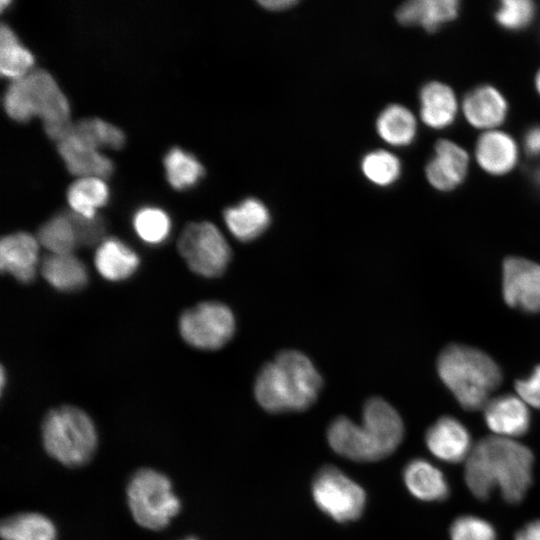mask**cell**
<instances>
[{"label": "cell", "instance_id": "6da1fadb", "mask_svg": "<svg viewBox=\"0 0 540 540\" xmlns=\"http://www.w3.org/2000/svg\"><path fill=\"white\" fill-rule=\"evenodd\" d=\"M531 450L510 438L496 435L478 441L465 460L467 487L478 499H487L494 488L509 503L520 502L532 482Z\"/></svg>", "mask_w": 540, "mask_h": 540}, {"label": "cell", "instance_id": "7a4b0ae2", "mask_svg": "<svg viewBox=\"0 0 540 540\" xmlns=\"http://www.w3.org/2000/svg\"><path fill=\"white\" fill-rule=\"evenodd\" d=\"M322 384L321 375L306 355L286 350L261 368L254 394L268 412L302 411L315 402Z\"/></svg>", "mask_w": 540, "mask_h": 540}, {"label": "cell", "instance_id": "3957f363", "mask_svg": "<svg viewBox=\"0 0 540 540\" xmlns=\"http://www.w3.org/2000/svg\"><path fill=\"white\" fill-rule=\"evenodd\" d=\"M3 107L18 122L41 118L46 134L56 142L67 135L73 123L67 97L44 69H33L12 80L5 90Z\"/></svg>", "mask_w": 540, "mask_h": 540}, {"label": "cell", "instance_id": "277c9868", "mask_svg": "<svg viewBox=\"0 0 540 540\" xmlns=\"http://www.w3.org/2000/svg\"><path fill=\"white\" fill-rule=\"evenodd\" d=\"M437 371L466 410L483 409L502 380L499 366L488 354L460 344L448 345L441 351Z\"/></svg>", "mask_w": 540, "mask_h": 540}, {"label": "cell", "instance_id": "5b68a950", "mask_svg": "<svg viewBox=\"0 0 540 540\" xmlns=\"http://www.w3.org/2000/svg\"><path fill=\"white\" fill-rule=\"evenodd\" d=\"M41 436L47 454L70 468L88 463L98 442L91 417L72 405L49 410L42 420Z\"/></svg>", "mask_w": 540, "mask_h": 540}, {"label": "cell", "instance_id": "8992f818", "mask_svg": "<svg viewBox=\"0 0 540 540\" xmlns=\"http://www.w3.org/2000/svg\"><path fill=\"white\" fill-rule=\"evenodd\" d=\"M126 492L134 521L149 530L165 528L181 509L170 479L152 468L135 471L129 479Z\"/></svg>", "mask_w": 540, "mask_h": 540}, {"label": "cell", "instance_id": "52a82bcc", "mask_svg": "<svg viewBox=\"0 0 540 540\" xmlns=\"http://www.w3.org/2000/svg\"><path fill=\"white\" fill-rule=\"evenodd\" d=\"M177 247L189 269L206 278L222 275L231 260L228 242L218 227L208 221L186 225Z\"/></svg>", "mask_w": 540, "mask_h": 540}, {"label": "cell", "instance_id": "ba28073f", "mask_svg": "<svg viewBox=\"0 0 540 540\" xmlns=\"http://www.w3.org/2000/svg\"><path fill=\"white\" fill-rule=\"evenodd\" d=\"M178 328L182 339L190 346L217 350L233 337L235 318L225 304L205 301L183 311Z\"/></svg>", "mask_w": 540, "mask_h": 540}, {"label": "cell", "instance_id": "9c48e42d", "mask_svg": "<svg viewBox=\"0 0 540 540\" xmlns=\"http://www.w3.org/2000/svg\"><path fill=\"white\" fill-rule=\"evenodd\" d=\"M312 496L322 512L341 523L358 519L366 505L364 489L334 466H325L316 474Z\"/></svg>", "mask_w": 540, "mask_h": 540}, {"label": "cell", "instance_id": "30bf717a", "mask_svg": "<svg viewBox=\"0 0 540 540\" xmlns=\"http://www.w3.org/2000/svg\"><path fill=\"white\" fill-rule=\"evenodd\" d=\"M502 293L512 308L527 313H540V264L522 257L503 261Z\"/></svg>", "mask_w": 540, "mask_h": 540}, {"label": "cell", "instance_id": "8fae6325", "mask_svg": "<svg viewBox=\"0 0 540 540\" xmlns=\"http://www.w3.org/2000/svg\"><path fill=\"white\" fill-rule=\"evenodd\" d=\"M362 426L381 459L393 453L402 441L404 426L398 412L385 400L371 398L363 407Z\"/></svg>", "mask_w": 540, "mask_h": 540}, {"label": "cell", "instance_id": "7c38bea8", "mask_svg": "<svg viewBox=\"0 0 540 540\" xmlns=\"http://www.w3.org/2000/svg\"><path fill=\"white\" fill-rule=\"evenodd\" d=\"M469 161L463 147L451 140L440 139L435 144L433 157L426 164V178L435 189L452 191L464 181Z\"/></svg>", "mask_w": 540, "mask_h": 540}, {"label": "cell", "instance_id": "4fadbf2b", "mask_svg": "<svg viewBox=\"0 0 540 540\" xmlns=\"http://www.w3.org/2000/svg\"><path fill=\"white\" fill-rule=\"evenodd\" d=\"M56 143L58 152L71 174L78 178L95 176L103 179L111 175V159L101 153L94 144L75 133L72 126L67 135Z\"/></svg>", "mask_w": 540, "mask_h": 540}, {"label": "cell", "instance_id": "5bb4252c", "mask_svg": "<svg viewBox=\"0 0 540 540\" xmlns=\"http://www.w3.org/2000/svg\"><path fill=\"white\" fill-rule=\"evenodd\" d=\"M40 243L28 232H14L0 241V268L22 284L31 283L39 263Z\"/></svg>", "mask_w": 540, "mask_h": 540}, {"label": "cell", "instance_id": "9a60e30c", "mask_svg": "<svg viewBox=\"0 0 540 540\" xmlns=\"http://www.w3.org/2000/svg\"><path fill=\"white\" fill-rule=\"evenodd\" d=\"M462 112L467 122L480 130H495L508 113L504 95L494 86L483 84L470 90L463 98Z\"/></svg>", "mask_w": 540, "mask_h": 540}, {"label": "cell", "instance_id": "2e32d148", "mask_svg": "<svg viewBox=\"0 0 540 540\" xmlns=\"http://www.w3.org/2000/svg\"><path fill=\"white\" fill-rule=\"evenodd\" d=\"M425 442L436 458L449 463L465 461L473 448L466 427L451 416L441 417L431 425Z\"/></svg>", "mask_w": 540, "mask_h": 540}, {"label": "cell", "instance_id": "e0dca14e", "mask_svg": "<svg viewBox=\"0 0 540 540\" xmlns=\"http://www.w3.org/2000/svg\"><path fill=\"white\" fill-rule=\"evenodd\" d=\"M483 411L487 427L496 436L513 439L529 429L530 412L518 395L505 394L490 399Z\"/></svg>", "mask_w": 540, "mask_h": 540}, {"label": "cell", "instance_id": "ac0fdd59", "mask_svg": "<svg viewBox=\"0 0 540 540\" xmlns=\"http://www.w3.org/2000/svg\"><path fill=\"white\" fill-rule=\"evenodd\" d=\"M475 159L486 173L502 176L516 166L519 159L518 145L514 138L504 131H484L476 142Z\"/></svg>", "mask_w": 540, "mask_h": 540}, {"label": "cell", "instance_id": "d6986e66", "mask_svg": "<svg viewBox=\"0 0 540 540\" xmlns=\"http://www.w3.org/2000/svg\"><path fill=\"white\" fill-rule=\"evenodd\" d=\"M331 448L342 457L358 462L380 460V456L362 425L345 416L337 417L328 427Z\"/></svg>", "mask_w": 540, "mask_h": 540}, {"label": "cell", "instance_id": "ffe728a7", "mask_svg": "<svg viewBox=\"0 0 540 540\" xmlns=\"http://www.w3.org/2000/svg\"><path fill=\"white\" fill-rule=\"evenodd\" d=\"M420 118L423 123L436 130H442L456 119L458 101L453 89L440 81H430L423 85L419 93Z\"/></svg>", "mask_w": 540, "mask_h": 540}, {"label": "cell", "instance_id": "44dd1931", "mask_svg": "<svg viewBox=\"0 0 540 540\" xmlns=\"http://www.w3.org/2000/svg\"><path fill=\"white\" fill-rule=\"evenodd\" d=\"M459 10L460 3L457 0H413L403 3L397 9L396 18L403 25H417L428 32H435L454 20Z\"/></svg>", "mask_w": 540, "mask_h": 540}, {"label": "cell", "instance_id": "7402d4cb", "mask_svg": "<svg viewBox=\"0 0 540 540\" xmlns=\"http://www.w3.org/2000/svg\"><path fill=\"white\" fill-rule=\"evenodd\" d=\"M94 265L106 280L119 282L130 278L138 269V254L120 239L104 238L94 254Z\"/></svg>", "mask_w": 540, "mask_h": 540}, {"label": "cell", "instance_id": "603a6c76", "mask_svg": "<svg viewBox=\"0 0 540 540\" xmlns=\"http://www.w3.org/2000/svg\"><path fill=\"white\" fill-rule=\"evenodd\" d=\"M224 221L232 235L243 242L259 237L270 224V213L263 202L246 198L225 209Z\"/></svg>", "mask_w": 540, "mask_h": 540}, {"label": "cell", "instance_id": "cb8c5ba5", "mask_svg": "<svg viewBox=\"0 0 540 540\" xmlns=\"http://www.w3.org/2000/svg\"><path fill=\"white\" fill-rule=\"evenodd\" d=\"M40 270L50 286L61 292L79 291L88 283L85 264L72 253L47 255Z\"/></svg>", "mask_w": 540, "mask_h": 540}, {"label": "cell", "instance_id": "d4e9b609", "mask_svg": "<svg viewBox=\"0 0 540 540\" xmlns=\"http://www.w3.org/2000/svg\"><path fill=\"white\" fill-rule=\"evenodd\" d=\"M410 493L423 501H439L448 496L449 486L443 473L424 459L410 461L403 473Z\"/></svg>", "mask_w": 540, "mask_h": 540}, {"label": "cell", "instance_id": "484cf974", "mask_svg": "<svg viewBox=\"0 0 540 540\" xmlns=\"http://www.w3.org/2000/svg\"><path fill=\"white\" fill-rule=\"evenodd\" d=\"M67 202L72 212L92 219L97 217L98 208L109 200V188L100 177H79L67 189Z\"/></svg>", "mask_w": 540, "mask_h": 540}, {"label": "cell", "instance_id": "4316f807", "mask_svg": "<svg viewBox=\"0 0 540 540\" xmlns=\"http://www.w3.org/2000/svg\"><path fill=\"white\" fill-rule=\"evenodd\" d=\"M0 535L2 540H57V529L41 513L21 512L2 520Z\"/></svg>", "mask_w": 540, "mask_h": 540}, {"label": "cell", "instance_id": "83f0119b", "mask_svg": "<svg viewBox=\"0 0 540 540\" xmlns=\"http://www.w3.org/2000/svg\"><path fill=\"white\" fill-rule=\"evenodd\" d=\"M376 129L385 142L393 146H408L416 137L417 121L407 107L391 104L379 114Z\"/></svg>", "mask_w": 540, "mask_h": 540}, {"label": "cell", "instance_id": "f1b7e54d", "mask_svg": "<svg viewBox=\"0 0 540 540\" xmlns=\"http://www.w3.org/2000/svg\"><path fill=\"white\" fill-rule=\"evenodd\" d=\"M34 56L25 47L10 26L5 23L0 28V71L2 76L19 79L33 70Z\"/></svg>", "mask_w": 540, "mask_h": 540}, {"label": "cell", "instance_id": "f546056e", "mask_svg": "<svg viewBox=\"0 0 540 540\" xmlns=\"http://www.w3.org/2000/svg\"><path fill=\"white\" fill-rule=\"evenodd\" d=\"M37 239L50 254H69L79 245L69 212L56 214L43 223Z\"/></svg>", "mask_w": 540, "mask_h": 540}, {"label": "cell", "instance_id": "4dcf8cb0", "mask_svg": "<svg viewBox=\"0 0 540 540\" xmlns=\"http://www.w3.org/2000/svg\"><path fill=\"white\" fill-rule=\"evenodd\" d=\"M166 178L176 190L191 188L204 175V167L191 153L179 148H171L163 159Z\"/></svg>", "mask_w": 540, "mask_h": 540}, {"label": "cell", "instance_id": "1f68e13d", "mask_svg": "<svg viewBox=\"0 0 540 540\" xmlns=\"http://www.w3.org/2000/svg\"><path fill=\"white\" fill-rule=\"evenodd\" d=\"M132 225L136 235L148 245L163 243L171 231L169 215L155 206L139 208L133 215Z\"/></svg>", "mask_w": 540, "mask_h": 540}, {"label": "cell", "instance_id": "d6a6232c", "mask_svg": "<svg viewBox=\"0 0 540 540\" xmlns=\"http://www.w3.org/2000/svg\"><path fill=\"white\" fill-rule=\"evenodd\" d=\"M72 130L99 149H120L125 143V135L120 128L96 117L73 122Z\"/></svg>", "mask_w": 540, "mask_h": 540}, {"label": "cell", "instance_id": "836d02e7", "mask_svg": "<svg viewBox=\"0 0 540 540\" xmlns=\"http://www.w3.org/2000/svg\"><path fill=\"white\" fill-rule=\"evenodd\" d=\"M361 168L365 177L379 186H389L401 175L399 158L386 150H375L366 154Z\"/></svg>", "mask_w": 540, "mask_h": 540}, {"label": "cell", "instance_id": "e575fe53", "mask_svg": "<svg viewBox=\"0 0 540 540\" xmlns=\"http://www.w3.org/2000/svg\"><path fill=\"white\" fill-rule=\"evenodd\" d=\"M535 4L529 0H505L495 11L496 22L504 29L517 31L526 28L535 17Z\"/></svg>", "mask_w": 540, "mask_h": 540}, {"label": "cell", "instance_id": "d590c367", "mask_svg": "<svg viewBox=\"0 0 540 540\" xmlns=\"http://www.w3.org/2000/svg\"><path fill=\"white\" fill-rule=\"evenodd\" d=\"M451 540H497L493 526L486 520L472 516H461L450 528Z\"/></svg>", "mask_w": 540, "mask_h": 540}, {"label": "cell", "instance_id": "8d00e7d4", "mask_svg": "<svg viewBox=\"0 0 540 540\" xmlns=\"http://www.w3.org/2000/svg\"><path fill=\"white\" fill-rule=\"evenodd\" d=\"M74 224L79 245H93L104 238L105 225L100 217L88 219L69 211Z\"/></svg>", "mask_w": 540, "mask_h": 540}, {"label": "cell", "instance_id": "74e56055", "mask_svg": "<svg viewBox=\"0 0 540 540\" xmlns=\"http://www.w3.org/2000/svg\"><path fill=\"white\" fill-rule=\"evenodd\" d=\"M517 395L529 406L540 409V365H537L529 377L515 382Z\"/></svg>", "mask_w": 540, "mask_h": 540}, {"label": "cell", "instance_id": "f35d334b", "mask_svg": "<svg viewBox=\"0 0 540 540\" xmlns=\"http://www.w3.org/2000/svg\"><path fill=\"white\" fill-rule=\"evenodd\" d=\"M525 153L530 157H540V124L527 129L523 137Z\"/></svg>", "mask_w": 540, "mask_h": 540}, {"label": "cell", "instance_id": "ab89813d", "mask_svg": "<svg viewBox=\"0 0 540 540\" xmlns=\"http://www.w3.org/2000/svg\"><path fill=\"white\" fill-rule=\"evenodd\" d=\"M514 540H540V520H534L520 529Z\"/></svg>", "mask_w": 540, "mask_h": 540}, {"label": "cell", "instance_id": "60d3db41", "mask_svg": "<svg viewBox=\"0 0 540 540\" xmlns=\"http://www.w3.org/2000/svg\"><path fill=\"white\" fill-rule=\"evenodd\" d=\"M259 4L270 11H282L297 4L294 0H261Z\"/></svg>", "mask_w": 540, "mask_h": 540}, {"label": "cell", "instance_id": "b9f144b4", "mask_svg": "<svg viewBox=\"0 0 540 540\" xmlns=\"http://www.w3.org/2000/svg\"><path fill=\"white\" fill-rule=\"evenodd\" d=\"M530 178L534 186L540 190V165L535 166L530 173Z\"/></svg>", "mask_w": 540, "mask_h": 540}, {"label": "cell", "instance_id": "7bdbcfd3", "mask_svg": "<svg viewBox=\"0 0 540 540\" xmlns=\"http://www.w3.org/2000/svg\"><path fill=\"white\" fill-rule=\"evenodd\" d=\"M535 87L538 94L540 95V69L537 71L535 76Z\"/></svg>", "mask_w": 540, "mask_h": 540}, {"label": "cell", "instance_id": "ee69618b", "mask_svg": "<svg viewBox=\"0 0 540 540\" xmlns=\"http://www.w3.org/2000/svg\"><path fill=\"white\" fill-rule=\"evenodd\" d=\"M10 1H7V0H1L0 2V5H1V10H3L5 8L6 5H9Z\"/></svg>", "mask_w": 540, "mask_h": 540}, {"label": "cell", "instance_id": "f6af8a7d", "mask_svg": "<svg viewBox=\"0 0 540 540\" xmlns=\"http://www.w3.org/2000/svg\"><path fill=\"white\" fill-rule=\"evenodd\" d=\"M181 540H198L196 538H193V537H188V538H185V539H181Z\"/></svg>", "mask_w": 540, "mask_h": 540}]
</instances>
